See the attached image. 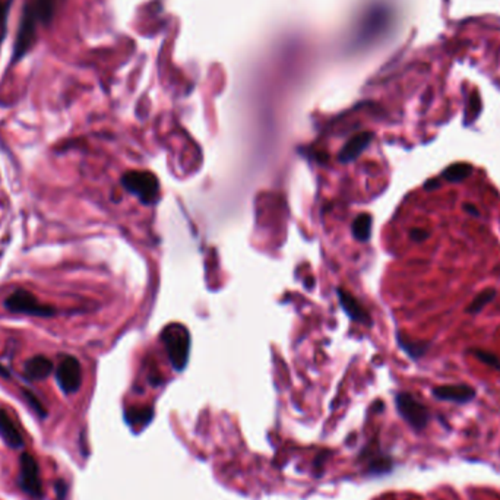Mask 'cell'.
Listing matches in <instances>:
<instances>
[{
    "instance_id": "cell-12",
    "label": "cell",
    "mask_w": 500,
    "mask_h": 500,
    "mask_svg": "<svg viewBox=\"0 0 500 500\" xmlns=\"http://www.w3.org/2000/svg\"><path fill=\"white\" fill-rule=\"evenodd\" d=\"M372 139H373V135L370 132H363L356 135L354 138H351L345 143L342 151L340 153V161L350 163L352 160H356L367 148Z\"/></svg>"
},
{
    "instance_id": "cell-4",
    "label": "cell",
    "mask_w": 500,
    "mask_h": 500,
    "mask_svg": "<svg viewBox=\"0 0 500 500\" xmlns=\"http://www.w3.org/2000/svg\"><path fill=\"white\" fill-rule=\"evenodd\" d=\"M5 307L12 313H21L36 317H51L56 315V309L50 305L41 303L37 296L28 290L19 288L6 297Z\"/></svg>"
},
{
    "instance_id": "cell-11",
    "label": "cell",
    "mask_w": 500,
    "mask_h": 500,
    "mask_svg": "<svg viewBox=\"0 0 500 500\" xmlns=\"http://www.w3.org/2000/svg\"><path fill=\"white\" fill-rule=\"evenodd\" d=\"M54 369L53 362L46 356H34L28 359L24 364V374L29 380H43L47 379Z\"/></svg>"
},
{
    "instance_id": "cell-8",
    "label": "cell",
    "mask_w": 500,
    "mask_h": 500,
    "mask_svg": "<svg viewBox=\"0 0 500 500\" xmlns=\"http://www.w3.org/2000/svg\"><path fill=\"white\" fill-rule=\"evenodd\" d=\"M436 399L455 404H466L476 398V389L469 385H444L433 389Z\"/></svg>"
},
{
    "instance_id": "cell-13",
    "label": "cell",
    "mask_w": 500,
    "mask_h": 500,
    "mask_svg": "<svg viewBox=\"0 0 500 500\" xmlns=\"http://www.w3.org/2000/svg\"><path fill=\"white\" fill-rule=\"evenodd\" d=\"M471 174H473V165L471 164L456 163V164L449 165L444 171V178L448 182H451V183H458V182H462V180L468 179Z\"/></svg>"
},
{
    "instance_id": "cell-2",
    "label": "cell",
    "mask_w": 500,
    "mask_h": 500,
    "mask_svg": "<svg viewBox=\"0 0 500 500\" xmlns=\"http://www.w3.org/2000/svg\"><path fill=\"white\" fill-rule=\"evenodd\" d=\"M161 340L167 348L170 362L174 370L182 372L189 362L190 337L188 330L179 323H173L161 334Z\"/></svg>"
},
{
    "instance_id": "cell-14",
    "label": "cell",
    "mask_w": 500,
    "mask_h": 500,
    "mask_svg": "<svg viewBox=\"0 0 500 500\" xmlns=\"http://www.w3.org/2000/svg\"><path fill=\"white\" fill-rule=\"evenodd\" d=\"M352 234L360 242H366L370 239L372 234V217L369 214H362L352 223Z\"/></svg>"
},
{
    "instance_id": "cell-19",
    "label": "cell",
    "mask_w": 500,
    "mask_h": 500,
    "mask_svg": "<svg viewBox=\"0 0 500 500\" xmlns=\"http://www.w3.org/2000/svg\"><path fill=\"white\" fill-rule=\"evenodd\" d=\"M473 354L476 356V359H479L481 363L496 369V370H500V360L497 359V356H494L493 352H489V351H483V350H473Z\"/></svg>"
},
{
    "instance_id": "cell-10",
    "label": "cell",
    "mask_w": 500,
    "mask_h": 500,
    "mask_svg": "<svg viewBox=\"0 0 500 500\" xmlns=\"http://www.w3.org/2000/svg\"><path fill=\"white\" fill-rule=\"evenodd\" d=\"M338 300L342 306V310L352 319L357 320L360 323H364V325H370V316L369 313L364 310V307L359 303L357 299H354V296H351V294L342 288L338 290Z\"/></svg>"
},
{
    "instance_id": "cell-22",
    "label": "cell",
    "mask_w": 500,
    "mask_h": 500,
    "mask_svg": "<svg viewBox=\"0 0 500 500\" xmlns=\"http://www.w3.org/2000/svg\"><path fill=\"white\" fill-rule=\"evenodd\" d=\"M465 211H466V213H469V214H471L473 217H479V215H480L479 210H477L476 207H473V205H469V203H466V205H465Z\"/></svg>"
},
{
    "instance_id": "cell-9",
    "label": "cell",
    "mask_w": 500,
    "mask_h": 500,
    "mask_svg": "<svg viewBox=\"0 0 500 500\" xmlns=\"http://www.w3.org/2000/svg\"><path fill=\"white\" fill-rule=\"evenodd\" d=\"M0 437H2L5 444L12 449H19L24 447V439L16 423L8 414V411L2 408H0Z\"/></svg>"
},
{
    "instance_id": "cell-3",
    "label": "cell",
    "mask_w": 500,
    "mask_h": 500,
    "mask_svg": "<svg viewBox=\"0 0 500 500\" xmlns=\"http://www.w3.org/2000/svg\"><path fill=\"white\" fill-rule=\"evenodd\" d=\"M122 186L145 205L155 203L158 199V179L148 171H128L122 178Z\"/></svg>"
},
{
    "instance_id": "cell-6",
    "label": "cell",
    "mask_w": 500,
    "mask_h": 500,
    "mask_svg": "<svg viewBox=\"0 0 500 500\" xmlns=\"http://www.w3.org/2000/svg\"><path fill=\"white\" fill-rule=\"evenodd\" d=\"M19 486L31 497L40 499L43 496V484L37 459L28 452L22 454L19 459Z\"/></svg>"
},
{
    "instance_id": "cell-24",
    "label": "cell",
    "mask_w": 500,
    "mask_h": 500,
    "mask_svg": "<svg viewBox=\"0 0 500 500\" xmlns=\"http://www.w3.org/2000/svg\"><path fill=\"white\" fill-rule=\"evenodd\" d=\"M424 188L427 189V190H430V189H434V188H439V182H436L434 179L433 180H429L426 185H424Z\"/></svg>"
},
{
    "instance_id": "cell-23",
    "label": "cell",
    "mask_w": 500,
    "mask_h": 500,
    "mask_svg": "<svg viewBox=\"0 0 500 500\" xmlns=\"http://www.w3.org/2000/svg\"><path fill=\"white\" fill-rule=\"evenodd\" d=\"M0 376L5 377V379H9V377H11V372H9L5 366H2V364H0Z\"/></svg>"
},
{
    "instance_id": "cell-1",
    "label": "cell",
    "mask_w": 500,
    "mask_h": 500,
    "mask_svg": "<svg viewBox=\"0 0 500 500\" xmlns=\"http://www.w3.org/2000/svg\"><path fill=\"white\" fill-rule=\"evenodd\" d=\"M56 11L57 0H25L14 43L12 65L21 62L36 47L39 31L53 22Z\"/></svg>"
},
{
    "instance_id": "cell-5",
    "label": "cell",
    "mask_w": 500,
    "mask_h": 500,
    "mask_svg": "<svg viewBox=\"0 0 500 500\" xmlns=\"http://www.w3.org/2000/svg\"><path fill=\"white\" fill-rule=\"evenodd\" d=\"M395 405L399 416L414 430L422 432L430 420L429 409L411 394L401 392L395 397Z\"/></svg>"
},
{
    "instance_id": "cell-15",
    "label": "cell",
    "mask_w": 500,
    "mask_h": 500,
    "mask_svg": "<svg viewBox=\"0 0 500 500\" xmlns=\"http://www.w3.org/2000/svg\"><path fill=\"white\" fill-rule=\"evenodd\" d=\"M494 297H496V290L486 288L480 294H477L476 299L471 303H469V306L465 310H466V313L476 315V313L481 312L490 302H493Z\"/></svg>"
},
{
    "instance_id": "cell-18",
    "label": "cell",
    "mask_w": 500,
    "mask_h": 500,
    "mask_svg": "<svg viewBox=\"0 0 500 500\" xmlns=\"http://www.w3.org/2000/svg\"><path fill=\"white\" fill-rule=\"evenodd\" d=\"M398 340H399V344H401V347L404 348V351L407 352V354H408L409 357H413V359L423 357V354H424L426 350H427V345L416 344V342H409V341H404L401 337H399Z\"/></svg>"
},
{
    "instance_id": "cell-16",
    "label": "cell",
    "mask_w": 500,
    "mask_h": 500,
    "mask_svg": "<svg viewBox=\"0 0 500 500\" xmlns=\"http://www.w3.org/2000/svg\"><path fill=\"white\" fill-rule=\"evenodd\" d=\"M14 0H0V46L8 36V21Z\"/></svg>"
},
{
    "instance_id": "cell-7",
    "label": "cell",
    "mask_w": 500,
    "mask_h": 500,
    "mask_svg": "<svg viewBox=\"0 0 500 500\" xmlns=\"http://www.w3.org/2000/svg\"><path fill=\"white\" fill-rule=\"evenodd\" d=\"M56 380L65 394H75L79 391L82 384V369L78 359L66 356L58 363L56 370Z\"/></svg>"
},
{
    "instance_id": "cell-20",
    "label": "cell",
    "mask_w": 500,
    "mask_h": 500,
    "mask_svg": "<svg viewBox=\"0 0 500 500\" xmlns=\"http://www.w3.org/2000/svg\"><path fill=\"white\" fill-rule=\"evenodd\" d=\"M24 397H25V399L28 401V404L29 405H31V408L33 409H36L37 411V413H39V416L40 417H46L47 416V411H46V408L43 407V404L39 401V398L33 394V392H29V391H24Z\"/></svg>"
},
{
    "instance_id": "cell-21",
    "label": "cell",
    "mask_w": 500,
    "mask_h": 500,
    "mask_svg": "<svg viewBox=\"0 0 500 500\" xmlns=\"http://www.w3.org/2000/svg\"><path fill=\"white\" fill-rule=\"evenodd\" d=\"M409 238L414 242H424L429 238V231L422 230V228H414L409 231Z\"/></svg>"
},
{
    "instance_id": "cell-17",
    "label": "cell",
    "mask_w": 500,
    "mask_h": 500,
    "mask_svg": "<svg viewBox=\"0 0 500 500\" xmlns=\"http://www.w3.org/2000/svg\"><path fill=\"white\" fill-rule=\"evenodd\" d=\"M126 422L129 424H145V423H150V420L153 419V409H148V408H142V409H138V408H132L129 411H126Z\"/></svg>"
}]
</instances>
